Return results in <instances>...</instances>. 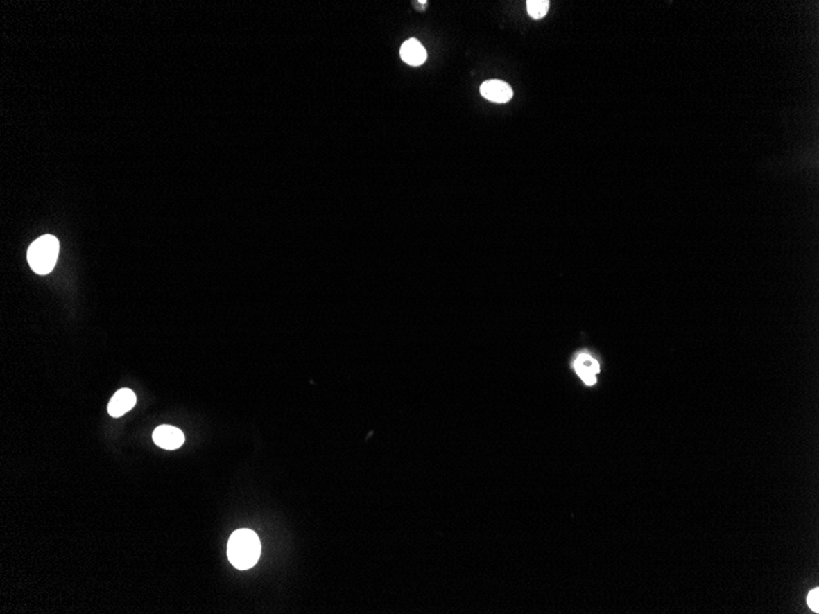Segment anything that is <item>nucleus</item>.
<instances>
[{
    "instance_id": "1",
    "label": "nucleus",
    "mask_w": 819,
    "mask_h": 614,
    "mask_svg": "<svg viewBox=\"0 0 819 614\" xmlns=\"http://www.w3.org/2000/svg\"><path fill=\"white\" fill-rule=\"evenodd\" d=\"M260 553L259 537L252 529H237L228 540V561L238 570L253 568L259 561Z\"/></svg>"
},
{
    "instance_id": "2",
    "label": "nucleus",
    "mask_w": 819,
    "mask_h": 614,
    "mask_svg": "<svg viewBox=\"0 0 819 614\" xmlns=\"http://www.w3.org/2000/svg\"><path fill=\"white\" fill-rule=\"evenodd\" d=\"M59 254L58 239L46 234L36 239L27 250V260L32 270L38 275H47L53 270Z\"/></svg>"
},
{
    "instance_id": "3",
    "label": "nucleus",
    "mask_w": 819,
    "mask_h": 614,
    "mask_svg": "<svg viewBox=\"0 0 819 614\" xmlns=\"http://www.w3.org/2000/svg\"><path fill=\"white\" fill-rule=\"evenodd\" d=\"M573 368L585 385L592 387L596 384L597 376L600 373V363L589 352L578 353L573 362Z\"/></svg>"
},
{
    "instance_id": "4",
    "label": "nucleus",
    "mask_w": 819,
    "mask_h": 614,
    "mask_svg": "<svg viewBox=\"0 0 819 614\" xmlns=\"http://www.w3.org/2000/svg\"><path fill=\"white\" fill-rule=\"evenodd\" d=\"M155 444L164 450H175L184 443V435L173 426H159L153 432Z\"/></svg>"
},
{
    "instance_id": "5",
    "label": "nucleus",
    "mask_w": 819,
    "mask_h": 614,
    "mask_svg": "<svg viewBox=\"0 0 819 614\" xmlns=\"http://www.w3.org/2000/svg\"><path fill=\"white\" fill-rule=\"evenodd\" d=\"M481 95L488 101L496 103H507L513 97V90L507 82L501 80L485 81L481 85Z\"/></svg>"
},
{
    "instance_id": "6",
    "label": "nucleus",
    "mask_w": 819,
    "mask_h": 614,
    "mask_svg": "<svg viewBox=\"0 0 819 614\" xmlns=\"http://www.w3.org/2000/svg\"><path fill=\"white\" fill-rule=\"evenodd\" d=\"M137 403L135 392L130 389H121L112 396L108 403V413L112 417H122Z\"/></svg>"
},
{
    "instance_id": "7",
    "label": "nucleus",
    "mask_w": 819,
    "mask_h": 614,
    "mask_svg": "<svg viewBox=\"0 0 819 614\" xmlns=\"http://www.w3.org/2000/svg\"><path fill=\"white\" fill-rule=\"evenodd\" d=\"M400 55H402V60L405 63L413 65V67L422 65L426 62V59H427L426 49L415 38L407 40L406 42L402 44V49H400Z\"/></svg>"
},
{
    "instance_id": "8",
    "label": "nucleus",
    "mask_w": 819,
    "mask_h": 614,
    "mask_svg": "<svg viewBox=\"0 0 819 614\" xmlns=\"http://www.w3.org/2000/svg\"><path fill=\"white\" fill-rule=\"evenodd\" d=\"M526 9H528V15L531 16L533 19L539 20L547 14V11L550 9V1L549 0H528L526 1Z\"/></svg>"
},
{
    "instance_id": "9",
    "label": "nucleus",
    "mask_w": 819,
    "mask_h": 614,
    "mask_svg": "<svg viewBox=\"0 0 819 614\" xmlns=\"http://www.w3.org/2000/svg\"><path fill=\"white\" fill-rule=\"evenodd\" d=\"M807 604H809V608L812 609L816 613L819 612V590L814 588L813 591L809 593L807 597Z\"/></svg>"
}]
</instances>
